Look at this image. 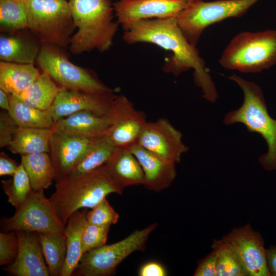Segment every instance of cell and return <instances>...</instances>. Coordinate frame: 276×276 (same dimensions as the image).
Instances as JSON below:
<instances>
[{
	"mask_svg": "<svg viewBox=\"0 0 276 276\" xmlns=\"http://www.w3.org/2000/svg\"><path fill=\"white\" fill-rule=\"evenodd\" d=\"M140 276H166L167 275L165 268L159 263L150 261L143 264L140 268Z\"/></svg>",
	"mask_w": 276,
	"mask_h": 276,
	"instance_id": "obj_38",
	"label": "cell"
},
{
	"mask_svg": "<svg viewBox=\"0 0 276 276\" xmlns=\"http://www.w3.org/2000/svg\"><path fill=\"white\" fill-rule=\"evenodd\" d=\"M63 48L42 43L36 62L61 87L103 94L113 92L92 70L76 65L69 60Z\"/></svg>",
	"mask_w": 276,
	"mask_h": 276,
	"instance_id": "obj_7",
	"label": "cell"
},
{
	"mask_svg": "<svg viewBox=\"0 0 276 276\" xmlns=\"http://www.w3.org/2000/svg\"><path fill=\"white\" fill-rule=\"evenodd\" d=\"M96 138L75 137L52 131L49 153L56 171L55 181L70 174Z\"/></svg>",
	"mask_w": 276,
	"mask_h": 276,
	"instance_id": "obj_17",
	"label": "cell"
},
{
	"mask_svg": "<svg viewBox=\"0 0 276 276\" xmlns=\"http://www.w3.org/2000/svg\"><path fill=\"white\" fill-rule=\"evenodd\" d=\"M223 68L243 73H256L276 64V30L236 35L219 59Z\"/></svg>",
	"mask_w": 276,
	"mask_h": 276,
	"instance_id": "obj_5",
	"label": "cell"
},
{
	"mask_svg": "<svg viewBox=\"0 0 276 276\" xmlns=\"http://www.w3.org/2000/svg\"><path fill=\"white\" fill-rule=\"evenodd\" d=\"M86 209L74 213L65 225L64 234L66 238V257L61 276H71L77 267L81 256L82 236L86 222Z\"/></svg>",
	"mask_w": 276,
	"mask_h": 276,
	"instance_id": "obj_22",
	"label": "cell"
},
{
	"mask_svg": "<svg viewBox=\"0 0 276 276\" xmlns=\"http://www.w3.org/2000/svg\"><path fill=\"white\" fill-rule=\"evenodd\" d=\"M113 178L124 189L134 185H144L143 169L129 148L116 147L105 164Z\"/></svg>",
	"mask_w": 276,
	"mask_h": 276,
	"instance_id": "obj_21",
	"label": "cell"
},
{
	"mask_svg": "<svg viewBox=\"0 0 276 276\" xmlns=\"http://www.w3.org/2000/svg\"><path fill=\"white\" fill-rule=\"evenodd\" d=\"M42 43L28 29L2 33L0 35L1 61L34 64Z\"/></svg>",
	"mask_w": 276,
	"mask_h": 276,
	"instance_id": "obj_19",
	"label": "cell"
},
{
	"mask_svg": "<svg viewBox=\"0 0 276 276\" xmlns=\"http://www.w3.org/2000/svg\"><path fill=\"white\" fill-rule=\"evenodd\" d=\"M19 126L10 117L8 111L0 112V147H8L12 142Z\"/></svg>",
	"mask_w": 276,
	"mask_h": 276,
	"instance_id": "obj_36",
	"label": "cell"
},
{
	"mask_svg": "<svg viewBox=\"0 0 276 276\" xmlns=\"http://www.w3.org/2000/svg\"><path fill=\"white\" fill-rule=\"evenodd\" d=\"M68 3L77 28L71 38L69 51L77 55L109 50L120 25L113 20L110 0H68Z\"/></svg>",
	"mask_w": 276,
	"mask_h": 276,
	"instance_id": "obj_2",
	"label": "cell"
},
{
	"mask_svg": "<svg viewBox=\"0 0 276 276\" xmlns=\"http://www.w3.org/2000/svg\"><path fill=\"white\" fill-rule=\"evenodd\" d=\"M116 148L106 134L97 137L67 176H80L103 166L109 160Z\"/></svg>",
	"mask_w": 276,
	"mask_h": 276,
	"instance_id": "obj_27",
	"label": "cell"
},
{
	"mask_svg": "<svg viewBox=\"0 0 276 276\" xmlns=\"http://www.w3.org/2000/svg\"><path fill=\"white\" fill-rule=\"evenodd\" d=\"M44 259L51 276H61L66 257L64 234L39 233Z\"/></svg>",
	"mask_w": 276,
	"mask_h": 276,
	"instance_id": "obj_29",
	"label": "cell"
},
{
	"mask_svg": "<svg viewBox=\"0 0 276 276\" xmlns=\"http://www.w3.org/2000/svg\"><path fill=\"white\" fill-rule=\"evenodd\" d=\"M153 223L135 230L116 243L92 249L83 254L72 275L108 276L114 273L118 266L132 253L144 251L150 234L156 228Z\"/></svg>",
	"mask_w": 276,
	"mask_h": 276,
	"instance_id": "obj_9",
	"label": "cell"
},
{
	"mask_svg": "<svg viewBox=\"0 0 276 276\" xmlns=\"http://www.w3.org/2000/svg\"><path fill=\"white\" fill-rule=\"evenodd\" d=\"M10 117L20 127L52 129L54 122L49 110H40L9 94Z\"/></svg>",
	"mask_w": 276,
	"mask_h": 276,
	"instance_id": "obj_28",
	"label": "cell"
},
{
	"mask_svg": "<svg viewBox=\"0 0 276 276\" xmlns=\"http://www.w3.org/2000/svg\"><path fill=\"white\" fill-rule=\"evenodd\" d=\"M123 39L129 44L149 43L171 51L164 71L177 76L193 69L195 83L201 88L203 97L211 102L217 100V91L205 61L196 46L186 38L175 17L139 21L125 31Z\"/></svg>",
	"mask_w": 276,
	"mask_h": 276,
	"instance_id": "obj_1",
	"label": "cell"
},
{
	"mask_svg": "<svg viewBox=\"0 0 276 276\" xmlns=\"http://www.w3.org/2000/svg\"><path fill=\"white\" fill-rule=\"evenodd\" d=\"M119 215L110 204L106 198L87 212V222L99 226H110L117 223Z\"/></svg>",
	"mask_w": 276,
	"mask_h": 276,
	"instance_id": "obj_34",
	"label": "cell"
},
{
	"mask_svg": "<svg viewBox=\"0 0 276 276\" xmlns=\"http://www.w3.org/2000/svg\"><path fill=\"white\" fill-rule=\"evenodd\" d=\"M28 29L25 0H0L2 33Z\"/></svg>",
	"mask_w": 276,
	"mask_h": 276,
	"instance_id": "obj_31",
	"label": "cell"
},
{
	"mask_svg": "<svg viewBox=\"0 0 276 276\" xmlns=\"http://www.w3.org/2000/svg\"><path fill=\"white\" fill-rule=\"evenodd\" d=\"M43 191L32 190L26 201L16 210L15 214L1 220L2 231L64 234L65 225L59 218Z\"/></svg>",
	"mask_w": 276,
	"mask_h": 276,
	"instance_id": "obj_10",
	"label": "cell"
},
{
	"mask_svg": "<svg viewBox=\"0 0 276 276\" xmlns=\"http://www.w3.org/2000/svg\"><path fill=\"white\" fill-rule=\"evenodd\" d=\"M18 250L15 261L3 268L15 276L50 275L42 252L39 233L16 231Z\"/></svg>",
	"mask_w": 276,
	"mask_h": 276,
	"instance_id": "obj_16",
	"label": "cell"
},
{
	"mask_svg": "<svg viewBox=\"0 0 276 276\" xmlns=\"http://www.w3.org/2000/svg\"><path fill=\"white\" fill-rule=\"evenodd\" d=\"M110 124L109 116H101L82 111L54 122L52 130L69 136L92 139L105 135Z\"/></svg>",
	"mask_w": 276,
	"mask_h": 276,
	"instance_id": "obj_20",
	"label": "cell"
},
{
	"mask_svg": "<svg viewBox=\"0 0 276 276\" xmlns=\"http://www.w3.org/2000/svg\"><path fill=\"white\" fill-rule=\"evenodd\" d=\"M217 256L212 252L200 261L194 273L195 276H216Z\"/></svg>",
	"mask_w": 276,
	"mask_h": 276,
	"instance_id": "obj_37",
	"label": "cell"
},
{
	"mask_svg": "<svg viewBox=\"0 0 276 276\" xmlns=\"http://www.w3.org/2000/svg\"><path fill=\"white\" fill-rule=\"evenodd\" d=\"M52 129L18 127L7 147L13 153L20 155L49 153Z\"/></svg>",
	"mask_w": 276,
	"mask_h": 276,
	"instance_id": "obj_24",
	"label": "cell"
},
{
	"mask_svg": "<svg viewBox=\"0 0 276 276\" xmlns=\"http://www.w3.org/2000/svg\"><path fill=\"white\" fill-rule=\"evenodd\" d=\"M55 187L49 199L65 225L75 212L92 209L108 194L122 195L124 190L106 165L80 176L60 179L56 181Z\"/></svg>",
	"mask_w": 276,
	"mask_h": 276,
	"instance_id": "obj_3",
	"label": "cell"
},
{
	"mask_svg": "<svg viewBox=\"0 0 276 276\" xmlns=\"http://www.w3.org/2000/svg\"><path fill=\"white\" fill-rule=\"evenodd\" d=\"M259 0H203L189 3L175 17L183 35L196 46L204 30L231 17L244 15Z\"/></svg>",
	"mask_w": 276,
	"mask_h": 276,
	"instance_id": "obj_8",
	"label": "cell"
},
{
	"mask_svg": "<svg viewBox=\"0 0 276 276\" xmlns=\"http://www.w3.org/2000/svg\"><path fill=\"white\" fill-rule=\"evenodd\" d=\"M111 124L106 135L116 147L129 148L137 141L147 123L145 113L137 110L124 95L115 96L109 115Z\"/></svg>",
	"mask_w": 276,
	"mask_h": 276,
	"instance_id": "obj_12",
	"label": "cell"
},
{
	"mask_svg": "<svg viewBox=\"0 0 276 276\" xmlns=\"http://www.w3.org/2000/svg\"><path fill=\"white\" fill-rule=\"evenodd\" d=\"M12 177V179L2 181V183L8 202L16 210L24 203L32 189L28 174L21 164Z\"/></svg>",
	"mask_w": 276,
	"mask_h": 276,
	"instance_id": "obj_32",
	"label": "cell"
},
{
	"mask_svg": "<svg viewBox=\"0 0 276 276\" xmlns=\"http://www.w3.org/2000/svg\"><path fill=\"white\" fill-rule=\"evenodd\" d=\"M18 250V239L16 231L0 233V265L8 266L15 260Z\"/></svg>",
	"mask_w": 276,
	"mask_h": 276,
	"instance_id": "obj_35",
	"label": "cell"
},
{
	"mask_svg": "<svg viewBox=\"0 0 276 276\" xmlns=\"http://www.w3.org/2000/svg\"><path fill=\"white\" fill-rule=\"evenodd\" d=\"M0 107L3 109L8 111L10 109L9 94L0 88Z\"/></svg>",
	"mask_w": 276,
	"mask_h": 276,
	"instance_id": "obj_41",
	"label": "cell"
},
{
	"mask_svg": "<svg viewBox=\"0 0 276 276\" xmlns=\"http://www.w3.org/2000/svg\"><path fill=\"white\" fill-rule=\"evenodd\" d=\"M114 97L113 92L96 94L61 87L49 110L54 122L82 111L109 116Z\"/></svg>",
	"mask_w": 276,
	"mask_h": 276,
	"instance_id": "obj_15",
	"label": "cell"
},
{
	"mask_svg": "<svg viewBox=\"0 0 276 276\" xmlns=\"http://www.w3.org/2000/svg\"><path fill=\"white\" fill-rule=\"evenodd\" d=\"M181 1H184L187 3H191V2H196L198 1H202V0H181Z\"/></svg>",
	"mask_w": 276,
	"mask_h": 276,
	"instance_id": "obj_42",
	"label": "cell"
},
{
	"mask_svg": "<svg viewBox=\"0 0 276 276\" xmlns=\"http://www.w3.org/2000/svg\"><path fill=\"white\" fill-rule=\"evenodd\" d=\"M140 163L144 174V185L159 192L170 187L176 176V164L145 149L137 143L129 148Z\"/></svg>",
	"mask_w": 276,
	"mask_h": 276,
	"instance_id": "obj_18",
	"label": "cell"
},
{
	"mask_svg": "<svg viewBox=\"0 0 276 276\" xmlns=\"http://www.w3.org/2000/svg\"><path fill=\"white\" fill-rule=\"evenodd\" d=\"M182 133L166 118L147 122L137 144L160 157L176 164L189 148L182 142Z\"/></svg>",
	"mask_w": 276,
	"mask_h": 276,
	"instance_id": "obj_11",
	"label": "cell"
},
{
	"mask_svg": "<svg viewBox=\"0 0 276 276\" xmlns=\"http://www.w3.org/2000/svg\"><path fill=\"white\" fill-rule=\"evenodd\" d=\"M110 227L90 224L86 221L82 236V253L106 244Z\"/></svg>",
	"mask_w": 276,
	"mask_h": 276,
	"instance_id": "obj_33",
	"label": "cell"
},
{
	"mask_svg": "<svg viewBox=\"0 0 276 276\" xmlns=\"http://www.w3.org/2000/svg\"><path fill=\"white\" fill-rule=\"evenodd\" d=\"M222 239L238 254L249 276H270L264 240L250 224L233 229Z\"/></svg>",
	"mask_w": 276,
	"mask_h": 276,
	"instance_id": "obj_14",
	"label": "cell"
},
{
	"mask_svg": "<svg viewBox=\"0 0 276 276\" xmlns=\"http://www.w3.org/2000/svg\"><path fill=\"white\" fill-rule=\"evenodd\" d=\"M188 3L181 0H118L112 4L118 22L126 31L140 20L176 17Z\"/></svg>",
	"mask_w": 276,
	"mask_h": 276,
	"instance_id": "obj_13",
	"label": "cell"
},
{
	"mask_svg": "<svg viewBox=\"0 0 276 276\" xmlns=\"http://www.w3.org/2000/svg\"><path fill=\"white\" fill-rule=\"evenodd\" d=\"M40 73L34 64L1 61L0 88L9 94H19L28 87Z\"/></svg>",
	"mask_w": 276,
	"mask_h": 276,
	"instance_id": "obj_23",
	"label": "cell"
},
{
	"mask_svg": "<svg viewBox=\"0 0 276 276\" xmlns=\"http://www.w3.org/2000/svg\"><path fill=\"white\" fill-rule=\"evenodd\" d=\"M21 164L35 191H44L55 180L56 171L49 153L22 155Z\"/></svg>",
	"mask_w": 276,
	"mask_h": 276,
	"instance_id": "obj_25",
	"label": "cell"
},
{
	"mask_svg": "<svg viewBox=\"0 0 276 276\" xmlns=\"http://www.w3.org/2000/svg\"><path fill=\"white\" fill-rule=\"evenodd\" d=\"M28 29L42 43L68 47L76 28L66 0H25Z\"/></svg>",
	"mask_w": 276,
	"mask_h": 276,
	"instance_id": "obj_6",
	"label": "cell"
},
{
	"mask_svg": "<svg viewBox=\"0 0 276 276\" xmlns=\"http://www.w3.org/2000/svg\"><path fill=\"white\" fill-rule=\"evenodd\" d=\"M217 256L216 276H247L249 274L235 250L222 239L214 240Z\"/></svg>",
	"mask_w": 276,
	"mask_h": 276,
	"instance_id": "obj_30",
	"label": "cell"
},
{
	"mask_svg": "<svg viewBox=\"0 0 276 276\" xmlns=\"http://www.w3.org/2000/svg\"><path fill=\"white\" fill-rule=\"evenodd\" d=\"M60 88L48 74L41 71L28 87L14 95L34 108L46 110L50 108Z\"/></svg>",
	"mask_w": 276,
	"mask_h": 276,
	"instance_id": "obj_26",
	"label": "cell"
},
{
	"mask_svg": "<svg viewBox=\"0 0 276 276\" xmlns=\"http://www.w3.org/2000/svg\"><path fill=\"white\" fill-rule=\"evenodd\" d=\"M228 78L236 82L243 93V102L237 109L227 113L224 118L225 125L243 124L249 132L261 135L267 145V151L261 155L259 162L266 170H276V119L269 115L262 90L256 83L246 80L236 74Z\"/></svg>",
	"mask_w": 276,
	"mask_h": 276,
	"instance_id": "obj_4",
	"label": "cell"
},
{
	"mask_svg": "<svg viewBox=\"0 0 276 276\" xmlns=\"http://www.w3.org/2000/svg\"><path fill=\"white\" fill-rule=\"evenodd\" d=\"M266 258L270 276H276V246L266 249Z\"/></svg>",
	"mask_w": 276,
	"mask_h": 276,
	"instance_id": "obj_40",
	"label": "cell"
},
{
	"mask_svg": "<svg viewBox=\"0 0 276 276\" xmlns=\"http://www.w3.org/2000/svg\"><path fill=\"white\" fill-rule=\"evenodd\" d=\"M19 165L13 159L10 158L6 153H0V176H13Z\"/></svg>",
	"mask_w": 276,
	"mask_h": 276,
	"instance_id": "obj_39",
	"label": "cell"
}]
</instances>
